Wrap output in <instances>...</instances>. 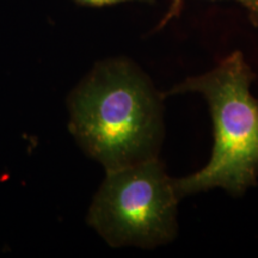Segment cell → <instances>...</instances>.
Instances as JSON below:
<instances>
[{"label":"cell","instance_id":"5b68a950","mask_svg":"<svg viewBox=\"0 0 258 258\" xmlns=\"http://www.w3.org/2000/svg\"><path fill=\"white\" fill-rule=\"evenodd\" d=\"M78 4L86 5V6H96V8H101V6H109L120 4V3H127V2H141V3H150L152 4L154 0H74Z\"/></svg>","mask_w":258,"mask_h":258},{"label":"cell","instance_id":"7a4b0ae2","mask_svg":"<svg viewBox=\"0 0 258 258\" xmlns=\"http://www.w3.org/2000/svg\"><path fill=\"white\" fill-rule=\"evenodd\" d=\"M257 76L235 50L214 69L189 77L164 97L195 92L205 97L213 122L212 156L201 170L173 178L178 199L220 188L240 198L258 184V98L251 92Z\"/></svg>","mask_w":258,"mask_h":258},{"label":"cell","instance_id":"277c9868","mask_svg":"<svg viewBox=\"0 0 258 258\" xmlns=\"http://www.w3.org/2000/svg\"><path fill=\"white\" fill-rule=\"evenodd\" d=\"M180 2H182V0H173L170 11L167 12V15L164 17L163 21H161L159 28L164 27L170 19L178 16L180 11ZM234 2L239 3L240 5L244 6L245 10L247 11V15H249V19L251 23H252L254 27H258V0H234Z\"/></svg>","mask_w":258,"mask_h":258},{"label":"cell","instance_id":"6da1fadb","mask_svg":"<svg viewBox=\"0 0 258 258\" xmlns=\"http://www.w3.org/2000/svg\"><path fill=\"white\" fill-rule=\"evenodd\" d=\"M164 93L127 57L97 62L69 97L71 134L105 171L157 158Z\"/></svg>","mask_w":258,"mask_h":258},{"label":"cell","instance_id":"3957f363","mask_svg":"<svg viewBox=\"0 0 258 258\" xmlns=\"http://www.w3.org/2000/svg\"><path fill=\"white\" fill-rule=\"evenodd\" d=\"M173 178L159 158L106 171L88 213V224L111 247L153 250L178 234Z\"/></svg>","mask_w":258,"mask_h":258}]
</instances>
